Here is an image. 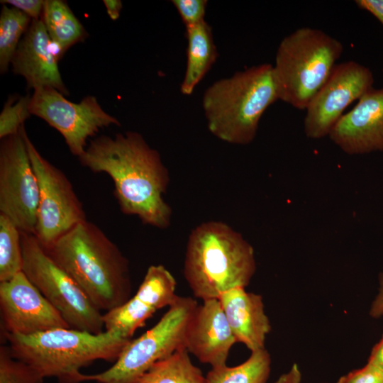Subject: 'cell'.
Segmentation results:
<instances>
[{
    "label": "cell",
    "instance_id": "obj_1",
    "mask_svg": "<svg viewBox=\"0 0 383 383\" xmlns=\"http://www.w3.org/2000/svg\"><path fill=\"white\" fill-rule=\"evenodd\" d=\"M78 158L93 172H104L112 179L123 213L157 228L170 226L172 211L164 199L170 173L158 151L140 133L101 135L91 140Z\"/></svg>",
    "mask_w": 383,
    "mask_h": 383
},
{
    "label": "cell",
    "instance_id": "obj_2",
    "mask_svg": "<svg viewBox=\"0 0 383 383\" xmlns=\"http://www.w3.org/2000/svg\"><path fill=\"white\" fill-rule=\"evenodd\" d=\"M45 250L100 311L117 308L131 297L128 260L94 223H79Z\"/></svg>",
    "mask_w": 383,
    "mask_h": 383
},
{
    "label": "cell",
    "instance_id": "obj_3",
    "mask_svg": "<svg viewBox=\"0 0 383 383\" xmlns=\"http://www.w3.org/2000/svg\"><path fill=\"white\" fill-rule=\"evenodd\" d=\"M255 270L252 246L228 224L209 221L191 231L183 274L195 297L218 299L233 288H245Z\"/></svg>",
    "mask_w": 383,
    "mask_h": 383
},
{
    "label": "cell",
    "instance_id": "obj_4",
    "mask_svg": "<svg viewBox=\"0 0 383 383\" xmlns=\"http://www.w3.org/2000/svg\"><path fill=\"white\" fill-rule=\"evenodd\" d=\"M4 336L13 357L32 366L44 378L55 377L58 383L84 382L82 368L96 360L115 362L131 340L114 330L94 334L71 328Z\"/></svg>",
    "mask_w": 383,
    "mask_h": 383
},
{
    "label": "cell",
    "instance_id": "obj_5",
    "mask_svg": "<svg viewBox=\"0 0 383 383\" xmlns=\"http://www.w3.org/2000/svg\"><path fill=\"white\" fill-rule=\"evenodd\" d=\"M272 65L263 63L212 83L202 109L209 132L233 145L252 143L265 111L278 101Z\"/></svg>",
    "mask_w": 383,
    "mask_h": 383
},
{
    "label": "cell",
    "instance_id": "obj_6",
    "mask_svg": "<svg viewBox=\"0 0 383 383\" xmlns=\"http://www.w3.org/2000/svg\"><path fill=\"white\" fill-rule=\"evenodd\" d=\"M343 52L341 42L320 29L302 27L285 36L272 65L279 100L306 110Z\"/></svg>",
    "mask_w": 383,
    "mask_h": 383
},
{
    "label": "cell",
    "instance_id": "obj_7",
    "mask_svg": "<svg viewBox=\"0 0 383 383\" xmlns=\"http://www.w3.org/2000/svg\"><path fill=\"white\" fill-rule=\"evenodd\" d=\"M198 305L191 297L177 296L153 327L127 344L111 367L84 374V382L135 383L154 364L186 349L187 327Z\"/></svg>",
    "mask_w": 383,
    "mask_h": 383
},
{
    "label": "cell",
    "instance_id": "obj_8",
    "mask_svg": "<svg viewBox=\"0 0 383 383\" xmlns=\"http://www.w3.org/2000/svg\"><path fill=\"white\" fill-rule=\"evenodd\" d=\"M22 272L60 312L71 328L103 332V314L74 279L48 255L33 234L21 232Z\"/></svg>",
    "mask_w": 383,
    "mask_h": 383
},
{
    "label": "cell",
    "instance_id": "obj_9",
    "mask_svg": "<svg viewBox=\"0 0 383 383\" xmlns=\"http://www.w3.org/2000/svg\"><path fill=\"white\" fill-rule=\"evenodd\" d=\"M29 157L39 185L35 236L47 249L76 225L87 220L83 205L62 171L39 152L23 130Z\"/></svg>",
    "mask_w": 383,
    "mask_h": 383
},
{
    "label": "cell",
    "instance_id": "obj_10",
    "mask_svg": "<svg viewBox=\"0 0 383 383\" xmlns=\"http://www.w3.org/2000/svg\"><path fill=\"white\" fill-rule=\"evenodd\" d=\"M24 128L1 139L0 144V213L20 231L35 235L40 192L24 139Z\"/></svg>",
    "mask_w": 383,
    "mask_h": 383
},
{
    "label": "cell",
    "instance_id": "obj_11",
    "mask_svg": "<svg viewBox=\"0 0 383 383\" xmlns=\"http://www.w3.org/2000/svg\"><path fill=\"white\" fill-rule=\"evenodd\" d=\"M29 109L31 115L43 119L64 138L70 151L77 157L87 147V140L100 129L111 125L121 126L119 121L106 113L94 96H87L80 102L67 100L53 88L33 90Z\"/></svg>",
    "mask_w": 383,
    "mask_h": 383
},
{
    "label": "cell",
    "instance_id": "obj_12",
    "mask_svg": "<svg viewBox=\"0 0 383 383\" xmlns=\"http://www.w3.org/2000/svg\"><path fill=\"white\" fill-rule=\"evenodd\" d=\"M374 82L367 67L354 60L337 63L305 110L306 136L315 140L328 136L345 109L372 88Z\"/></svg>",
    "mask_w": 383,
    "mask_h": 383
},
{
    "label": "cell",
    "instance_id": "obj_13",
    "mask_svg": "<svg viewBox=\"0 0 383 383\" xmlns=\"http://www.w3.org/2000/svg\"><path fill=\"white\" fill-rule=\"evenodd\" d=\"M0 311L4 335H28L70 328L23 272L8 281L0 282Z\"/></svg>",
    "mask_w": 383,
    "mask_h": 383
},
{
    "label": "cell",
    "instance_id": "obj_14",
    "mask_svg": "<svg viewBox=\"0 0 383 383\" xmlns=\"http://www.w3.org/2000/svg\"><path fill=\"white\" fill-rule=\"evenodd\" d=\"M176 287L174 277L164 265H150L134 296L104 314L105 330L118 331L125 338L132 340L136 330L157 311L174 301Z\"/></svg>",
    "mask_w": 383,
    "mask_h": 383
},
{
    "label": "cell",
    "instance_id": "obj_15",
    "mask_svg": "<svg viewBox=\"0 0 383 383\" xmlns=\"http://www.w3.org/2000/svg\"><path fill=\"white\" fill-rule=\"evenodd\" d=\"M328 137L348 155L383 151V87L367 91L343 115Z\"/></svg>",
    "mask_w": 383,
    "mask_h": 383
},
{
    "label": "cell",
    "instance_id": "obj_16",
    "mask_svg": "<svg viewBox=\"0 0 383 383\" xmlns=\"http://www.w3.org/2000/svg\"><path fill=\"white\" fill-rule=\"evenodd\" d=\"M60 57L41 18L32 20L11 62L14 74L22 76L33 90L53 88L69 96L57 62Z\"/></svg>",
    "mask_w": 383,
    "mask_h": 383
},
{
    "label": "cell",
    "instance_id": "obj_17",
    "mask_svg": "<svg viewBox=\"0 0 383 383\" xmlns=\"http://www.w3.org/2000/svg\"><path fill=\"white\" fill-rule=\"evenodd\" d=\"M237 343L218 299L203 301L189 323L185 348L201 362L211 367L226 365L231 348Z\"/></svg>",
    "mask_w": 383,
    "mask_h": 383
},
{
    "label": "cell",
    "instance_id": "obj_18",
    "mask_svg": "<svg viewBox=\"0 0 383 383\" xmlns=\"http://www.w3.org/2000/svg\"><path fill=\"white\" fill-rule=\"evenodd\" d=\"M218 299L236 342L251 352L264 349L271 326L262 296L236 287L223 293Z\"/></svg>",
    "mask_w": 383,
    "mask_h": 383
},
{
    "label": "cell",
    "instance_id": "obj_19",
    "mask_svg": "<svg viewBox=\"0 0 383 383\" xmlns=\"http://www.w3.org/2000/svg\"><path fill=\"white\" fill-rule=\"evenodd\" d=\"M187 65L180 85L182 94L191 95L215 63L218 52L211 27L204 20L186 28Z\"/></svg>",
    "mask_w": 383,
    "mask_h": 383
},
{
    "label": "cell",
    "instance_id": "obj_20",
    "mask_svg": "<svg viewBox=\"0 0 383 383\" xmlns=\"http://www.w3.org/2000/svg\"><path fill=\"white\" fill-rule=\"evenodd\" d=\"M41 19L60 58L70 47L88 37L84 27L65 1L45 0Z\"/></svg>",
    "mask_w": 383,
    "mask_h": 383
},
{
    "label": "cell",
    "instance_id": "obj_21",
    "mask_svg": "<svg viewBox=\"0 0 383 383\" xmlns=\"http://www.w3.org/2000/svg\"><path fill=\"white\" fill-rule=\"evenodd\" d=\"M135 383H206L187 349L176 351L154 364Z\"/></svg>",
    "mask_w": 383,
    "mask_h": 383
},
{
    "label": "cell",
    "instance_id": "obj_22",
    "mask_svg": "<svg viewBox=\"0 0 383 383\" xmlns=\"http://www.w3.org/2000/svg\"><path fill=\"white\" fill-rule=\"evenodd\" d=\"M271 370V357L264 348L251 352L243 363L211 367L206 375V383H267Z\"/></svg>",
    "mask_w": 383,
    "mask_h": 383
},
{
    "label": "cell",
    "instance_id": "obj_23",
    "mask_svg": "<svg viewBox=\"0 0 383 383\" xmlns=\"http://www.w3.org/2000/svg\"><path fill=\"white\" fill-rule=\"evenodd\" d=\"M32 19L20 10L4 4L0 15V72L5 73Z\"/></svg>",
    "mask_w": 383,
    "mask_h": 383
},
{
    "label": "cell",
    "instance_id": "obj_24",
    "mask_svg": "<svg viewBox=\"0 0 383 383\" xmlns=\"http://www.w3.org/2000/svg\"><path fill=\"white\" fill-rule=\"evenodd\" d=\"M22 269L21 231L7 216L0 213V282L11 279Z\"/></svg>",
    "mask_w": 383,
    "mask_h": 383
},
{
    "label": "cell",
    "instance_id": "obj_25",
    "mask_svg": "<svg viewBox=\"0 0 383 383\" xmlns=\"http://www.w3.org/2000/svg\"><path fill=\"white\" fill-rule=\"evenodd\" d=\"M43 380L32 366L13 357L9 345L0 346V383H43Z\"/></svg>",
    "mask_w": 383,
    "mask_h": 383
},
{
    "label": "cell",
    "instance_id": "obj_26",
    "mask_svg": "<svg viewBox=\"0 0 383 383\" xmlns=\"http://www.w3.org/2000/svg\"><path fill=\"white\" fill-rule=\"evenodd\" d=\"M30 95H10L0 114V138L17 134L31 115Z\"/></svg>",
    "mask_w": 383,
    "mask_h": 383
},
{
    "label": "cell",
    "instance_id": "obj_27",
    "mask_svg": "<svg viewBox=\"0 0 383 383\" xmlns=\"http://www.w3.org/2000/svg\"><path fill=\"white\" fill-rule=\"evenodd\" d=\"M185 28L194 26L203 21L208 1L206 0H172Z\"/></svg>",
    "mask_w": 383,
    "mask_h": 383
},
{
    "label": "cell",
    "instance_id": "obj_28",
    "mask_svg": "<svg viewBox=\"0 0 383 383\" xmlns=\"http://www.w3.org/2000/svg\"><path fill=\"white\" fill-rule=\"evenodd\" d=\"M337 383H383V371L367 362L340 377Z\"/></svg>",
    "mask_w": 383,
    "mask_h": 383
},
{
    "label": "cell",
    "instance_id": "obj_29",
    "mask_svg": "<svg viewBox=\"0 0 383 383\" xmlns=\"http://www.w3.org/2000/svg\"><path fill=\"white\" fill-rule=\"evenodd\" d=\"M2 4H9L11 7L16 8L27 16L32 20L41 18L44 0H3Z\"/></svg>",
    "mask_w": 383,
    "mask_h": 383
},
{
    "label": "cell",
    "instance_id": "obj_30",
    "mask_svg": "<svg viewBox=\"0 0 383 383\" xmlns=\"http://www.w3.org/2000/svg\"><path fill=\"white\" fill-rule=\"evenodd\" d=\"M357 6L372 14L383 25V0H356Z\"/></svg>",
    "mask_w": 383,
    "mask_h": 383
},
{
    "label": "cell",
    "instance_id": "obj_31",
    "mask_svg": "<svg viewBox=\"0 0 383 383\" xmlns=\"http://www.w3.org/2000/svg\"><path fill=\"white\" fill-rule=\"evenodd\" d=\"M379 293L373 301L370 315L373 318H379L383 315V273L379 275Z\"/></svg>",
    "mask_w": 383,
    "mask_h": 383
},
{
    "label": "cell",
    "instance_id": "obj_32",
    "mask_svg": "<svg viewBox=\"0 0 383 383\" xmlns=\"http://www.w3.org/2000/svg\"><path fill=\"white\" fill-rule=\"evenodd\" d=\"M367 362L383 371V335L373 347Z\"/></svg>",
    "mask_w": 383,
    "mask_h": 383
},
{
    "label": "cell",
    "instance_id": "obj_33",
    "mask_svg": "<svg viewBox=\"0 0 383 383\" xmlns=\"http://www.w3.org/2000/svg\"><path fill=\"white\" fill-rule=\"evenodd\" d=\"M301 373L296 364H293L289 370L282 374L274 383H301Z\"/></svg>",
    "mask_w": 383,
    "mask_h": 383
},
{
    "label": "cell",
    "instance_id": "obj_34",
    "mask_svg": "<svg viewBox=\"0 0 383 383\" xmlns=\"http://www.w3.org/2000/svg\"><path fill=\"white\" fill-rule=\"evenodd\" d=\"M103 2L110 18L117 20L123 8L122 2L120 0H104Z\"/></svg>",
    "mask_w": 383,
    "mask_h": 383
}]
</instances>
